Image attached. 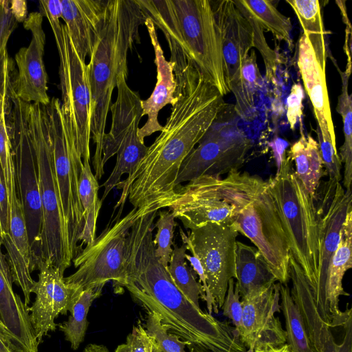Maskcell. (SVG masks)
I'll return each instance as SVG.
<instances>
[{
  "instance_id": "obj_34",
  "label": "cell",
  "mask_w": 352,
  "mask_h": 352,
  "mask_svg": "<svg viewBox=\"0 0 352 352\" xmlns=\"http://www.w3.org/2000/svg\"><path fill=\"white\" fill-rule=\"evenodd\" d=\"M102 289V287L82 289L69 311L68 320L58 324L73 350H76L84 341L88 327L89 309L93 301L100 296Z\"/></svg>"
},
{
  "instance_id": "obj_20",
  "label": "cell",
  "mask_w": 352,
  "mask_h": 352,
  "mask_svg": "<svg viewBox=\"0 0 352 352\" xmlns=\"http://www.w3.org/2000/svg\"><path fill=\"white\" fill-rule=\"evenodd\" d=\"M289 276L291 295L301 312L313 352H352V317L342 327V342H336L329 326L320 316L310 285L300 265L290 255Z\"/></svg>"
},
{
  "instance_id": "obj_33",
  "label": "cell",
  "mask_w": 352,
  "mask_h": 352,
  "mask_svg": "<svg viewBox=\"0 0 352 352\" xmlns=\"http://www.w3.org/2000/svg\"><path fill=\"white\" fill-rule=\"evenodd\" d=\"M280 310L285 322L286 344L292 352H313L301 312L287 283H279Z\"/></svg>"
},
{
  "instance_id": "obj_25",
  "label": "cell",
  "mask_w": 352,
  "mask_h": 352,
  "mask_svg": "<svg viewBox=\"0 0 352 352\" xmlns=\"http://www.w3.org/2000/svg\"><path fill=\"white\" fill-rule=\"evenodd\" d=\"M7 252L13 283L22 290L24 303L30 302L31 289L34 280L31 276L32 253L21 201L17 197L10 205L8 232L0 238Z\"/></svg>"
},
{
  "instance_id": "obj_18",
  "label": "cell",
  "mask_w": 352,
  "mask_h": 352,
  "mask_svg": "<svg viewBox=\"0 0 352 352\" xmlns=\"http://www.w3.org/2000/svg\"><path fill=\"white\" fill-rule=\"evenodd\" d=\"M221 39L223 74L228 93L237 102L240 96V70L243 61L254 47L250 24L233 0L211 1Z\"/></svg>"
},
{
  "instance_id": "obj_51",
  "label": "cell",
  "mask_w": 352,
  "mask_h": 352,
  "mask_svg": "<svg viewBox=\"0 0 352 352\" xmlns=\"http://www.w3.org/2000/svg\"><path fill=\"white\" fill-rule=\"evenodd\" d=\"M83 352H109V350L102 344H89L84 349Z\"/></svg>"
},
{
  "instance_id": "obj_15",
  "label": "cell",
  "mask_w": 352,
  "mask_h": 352,
  "mask_svg": "<svg viewBox=\"0 0 352 352\" xmlns=\"http://www.w3.org/2000/svg\"><path fill=\"white\" fill-rule=\"evenodd\" d=\"M316 192L315 205L318 224L319 261L317 283L311 289L314 302L323 290L330 260L340 241L342 227L352 210L351 190L344 188L340 182L329 179Z\"/></svg>"
},
{
  "instance_id": "obj_42",
  "label": "cell",
  "mask_w": 352,
  "mask_h": 352,
  "mask_svg": "<svg viewBox=\"0 0 352 352\" xmlns=\"http://www.w3.org/2000/svg\"><path fill=\"white\" fill-rule=\"evenodd\" d=\"M240 298L234 278H231L228 282L227 292L221 309L223 315L232 321L239 336L243 327V306Z\"/></svg>"
},
{
  "instance_id": "obj_4",
  "label": "cell",
  "mask_w": 352,
  "mask_h": 352,
  "mask_svg": "<svg viewBox=\"0 0 352 352\" xmlns=\"http://www.w3.org/2000/svg\"><path fill=\"white\" fill-rule=\"evenodd\" d=\"M292 162L285 153L280 169L267 182L290 254L314 289L317 283L319 261L315 197L306 191L297 178Z\"/></svg>"
},
{
  "instance_id": "obj_1",
  "label": "cell",
  "mask_w": 352,
  "mask_h": 352,
  "mask_svg": "<svg viewBox=\"0 0 352 352\" xmlns=\"http://www.w3.org/2000/svg\"><path fill=\"white\" fill-rule=\"evenodd\" d=\"M158 210H150L132 226L128 234L124 287L149 313L157 314L163 326L204 352H245L234 327L219 321L196 307L174 284L168 267L155 253L153 232Z\"/></svg>"
},
{
  "instance_id": "obj_54",
  "label": "cell",
  "mask_w": 352,
  "mask_h": 352,
  "mask_svg": "<svg viewBox=\"0 0 352 352\" xmlns=\"http://www.w3.org/2000/svg\"><path fill=\"white\" fill-rule=\"evenodd\" d=\"M190 352H204V351H198V350H196L194 349H190Z\"/></svg>"
},
{
  "instance_id": "obj_50",
  "label": "cell",
  "mask_w": 352,
  "mask_h": 352,
  "mask_svg": "<svg viewBox=\"0 0 352 352\" xmlns=\"http://www.w3.org/2000/svg\"><path fill=\"white\" fill-rule=\"evenodd\" d=\"M254 352H292L288 347V345L285 343V344L278 346H261L254 348Z\"/></svg>"
},
{
  "instance_id": "obj_30",
  "label": "cell",
  "mask_w": 352,
  "mask_h": 352,
  "mask_svg": "<svg viewBox=\"0 0 352 352\" xmlns=\"http://www.w3.org/2000/svg\"><path fill=\"white\" fill-rule=\"evenodd\" d=\"M235 279L241 298L253 289L276 281L258 250L239 241L235 250Z\"/></svg>"
},
{
  "instance_id": "obj_35",
  "label": "cell",
  "mask_w": 352,
  "mask_h": 352,
  "mask_svg": "<svg viewBox=\"0 0 352 352\" xmlns=\"http://www.w3.org/2000/svg\"><path fill=\"white\" fill-rule=\"evenodd\" d=\"M294 10L305 34L316 54H327L321 6L317 0H286Z\"/></svg>"
},
{
  "instance_id": "obj_24",
  "label": "cell",
  "mask_w": 352,
  "mask_h": 352,
  "mask_svg": "<svg viewBox=\"0 0 352 352\" xmlns=\"http://www.w3.org/2000/svg\"><path fill=\"white\" fill-rule=\"evenodd\" d=\"M144 25L154 50L157 82L151 96L146 100H141L142 117L147 116L146 123L138 130V135L142 142H144L145 138L162 131L163 126L158 120L159 112L168 104L172 105L175 103L176 98L174 95L177 86L173 71L174 65L170 60H166L164 56L158 41L156 27L148 18H146Z\"/></svg>"
},
{
  "instance_id": "obj_27",
  "label": "cell",
  "mask_w": 352,
  "mask_h": 352,
  "mask_svg": "<svg viewBox=\"0 0 352 352\" xmlns=\"http://www.w3.org/2000/svg\"><path fill=\"white\" fill-rule=\"evenodd\" d=\"M16 74L14 64L7 56L0 67V166L10 204L18 197L12 151V102L10 88Z\"/></svg>"
},
{
  "instance_id": "obj_41",
  "label": "cell",
  "mask_w": 352,
  "mask_h": 352,
  "mask_svg": "<svg viewBox=\"0 0 352 352\" xmlns=\"http://www.w3.org/2000/svg\"><path fill=\"white\" fill-rule=\"evenodd\" d=\"M250 24L254 35V47L260 52L265 65V76L268 80H272L276 74L278 65V57L276 52L267 44L263 31L258 22L245 10L236 7Z\"/></svg>"
},
{
  "instance_id": "obj_53",
  "label": "cell",
  "mask_w": 352,
  "mask_h": 352,
  "mask_svg": "<svg viewBox=\"0 0 352 352\" xmlns=\"http://www.w3.org/2000/svg\"><path fill=\"white\" fill-rule=\"evenodd\" d=\"M245 352H254V349L252 347L248 348Z\"/></svg>"
},
{
  "instance_id": "obj_26",
  "label": "cell",
  "mask_w": 352,
  "mask_h": 352,
  "mask_svg": "<svg viewBox=\"0 0 352 352\" xmlns=\"http://www.w3.org/2000/svg\"><path fill=\"white\" fill-rule=\"evenodd\" d=\"M109 0H61V19L80 57L91 54L102 25Z\"/></svg>"
},
{
  "instance_id": "obj_48",
  "label": "cell",
  "mask_w": 352,
  "mask_h": 352,
  "mask_svg": "<svg viewBox=\"0 0 352 352\" xmlns=\"http://www.w3.org/2000/svg\"><path fill=\"white\" fill-rule=\"evenodd\" d=\"M269 146L272 148L278 171L280 168L283 156L286 153L285 150L288 143L280 138H276L269 143Z\"/></svg>"
},
{
  "instance_id": "obj_10",
  "label": "cell",
  "mask_w": 352,
  "mask_h": 352,
  "mask_svg": "<svg viewBox=\"0 0 352 352\" xmlns=\"http://www.w3.org/2000/svg\"><path fill=\"white\" fill-rule=\"evenodd\" d=\"M11 85L12 151L17 195L21 201L32 253V271L40 261L43 212L34 149L29 134L23 102Z\"/></svg>"
},
{
  "instance_id": "obj_37",
  "label": "cell",
  "mask_w": 352,
  "mask_h": 352,
  "mask_svg": "<svg viewBox=\"0 0 352 352\" xmlns=\"http://www.w3.org/2000/svg\"><path fill=\"white\" fill-rule=\"evenodd\" d=\"M342 78V91L338 96L336 111L342 118L344 141L338 153L341 163L344 164L343 187L351 190L352 180V99L348 92L350 74L340 72Z\"/></svg>"
},
{
  "instance_id": "obj_8",
  "label": "cell",
  "mask_w": 352,
  "mask_h": 352,
  "mask_svg": "<svg viewBox=\"0 0 352 352\" xmlns=\"http://www.w3.org/2000/svg\"><path fill=\"white\" fill-rule=\"evenodd\" d=\"M148 207L133 208L124 217H116L94 241L73 259L76 271L65 278L82 289L103 287L109 281L120 285L126 279L128 234L133 223Z\"/></svg>"
},
{
  "instance_id": "obj_44",
  "label": "cell",
  "mask_w": 352,
  "mask_h": 352,
  "mask_svg": "<svg viewBox=\"0 0 352 352\" xmlns=\"http://www.w3.org/2000/svg\"><path fill=\"white\" fill-rule=\"evenodd\" d=\"M318 146L322 160L323 166L329 179L340 182L342 179V163L336 148L331 142L324 140L318 128L316 129Z\"/></svg>"
},
{
  "instance_id": "obj_13",
  "label": "cell",
  "mask_w": 352,
  "mask_h": 352,
  "mask_svg": "<svg viewBox=\"0 0 352 352\" xmlns=\"http://www.w3.org/2000/svg\"><path fill=\"white\" fill-rule=\"evenodd\" d=\"M220 118L183 161L176 187L204 175L228 174L239 170L243 164L251 147L250 139L236 124L227 122L219 124Z\"/></svg>"
},
{
  "instance_id": "obj_49",
  "label": "cell",
  "mask_w": 352,
  "mask_h": 352,
  "mask_svg": "<svg viewBox=\"0 0 352 352\" xmlns=\"http://www.w3.org/2000/svg\"><path fill=\"white\" fill-rule=\"evenodd\" d=\"M10 10L17 22H23L28 16L25 1H10Z\"/></svg>"
},
{
  "instance_id": "obj_47",
  "label": "cell",
  "mask_w": 352,
  "mask_h": 352,
  "mask_svg": "<svg viewBox=\"0 0 352 352\" xmlns=\"http://www.w3.org/2000/svg\"><path fill=\"white\" fill-rule=\"evenodd\" d=\"M10 204L4 177L0 166V238L8 232Z\"/></svg>"
},
{
  "instance_id": "obj_14",
  "label": "cell",
  "mask_w": 352,
  "mask_h": 352,
  "mask_svg": "<svg viewBox=\"0 0 352 352\" xmlns=\"http://www.w3.org/2000/svg\"><path fill=\"white\" fill-rule=\"evenodd\" d=\"M168 208L190 230L208 223L230 226L235 215L226 178L221 176L204 175L177 186Z\"/></svg>"
},
{
  "instance_id": "obj_11",
  "label": "cell",
  "mask_w": 352,
  "mask_h": 352,
  "mask_svg": "<svg viewBox=\"0 0 352 352\" xmlns=\"http://www.w3.org/2000/svg\"><path fill=\"white\" fill-rule=\"evenodd\" d=\"M190 60L223 96L221 39L209 0H173Z\"/></svg>"
},
{
  "instance_id": "obj_36",
  "label": "cell",
  "mask_w": 352,
  "mask_h": 352,
  "mask_svg": "<svg viewBox=\"0 0 352 352\" xmlns=\"http://www.w3.org/2000/svg\"><path fill=\"white\" fill-rule=\"evenodd\" d=\"M186 247L184 244L179 247L174 244L168 266L170 276L179 290L196 307L200 308L199 300H205L203 287L196 280L195 272L187 264L186 259Z\"/></svg>"
},
{
  "instance_id": "obj_7",
  "label": "cell",
  "mask_w": 352,
  "mask_h": 352,
  "mask_svg": "<svg viewBox=\"0 0 352 352\" xmlns=\"http://www.w3.org/2000/svg\"><path fill=\"white\" fill-rule=\"evenodd\" d=\"M59 16L47 18L52 30L60 59L62 108L72 130L82 161H91V91L88 64L76 50Z\"/></svg>"
},
{
  "instance_id": "obj_31",
  "label": "cell",
  "mask_w": 352,
  "mask_h": 352,
  "mask_svg": "<svg viewBox=\"0 0 352 352\" xmlns=\"http://www.w3.org/2000/svg\"><path fill=\"white\" fill-rule=\"evenodd\" d=\"M78 194L84 213V228L80 247L91 243L96 238V223L102 201L98 197L99 184L92 173L90 161H82Z\"/></svg>"
},
{
  "instance_id": "obj_52",
  "label": "cell",
  "mask_w": 352,
  "mask_h": 352,
  "mask_svg": "<svg viewBox=\"0 0 352 352\" xmlns=\"http://www.w3.org/2000/svg\"><path fill=\"white\" fill-rule=\"evenodd\" d=\"M0 352H15L5 336L0 331Z\"/></svg>"
},
{
  "instance_id": "obj_45",
  "label": "cell",
  "mask_w": 352,
  "mask_h": 352,
  "mask_svg": "<svg viewBox=\"0 0 352 352\" xmlns=\"http://www.w3.org/2000/svg\"><path fill=\"white\" fill-rule=\"evenodd\" d=\"M17 23L10 10V1L0 0V67L8 56V42Z\"/></svg>"
},
{
  "instance_id": "obj_17",
  "label": "cell",
  "mask_w": 352,
  "mask_h": 352,
  "mask_svg": "<svg viewBox=\"0 0 352 352\" xmlns=\"http://www.w3.org/2000/svg\"><path fill=\"white\" fill-rule=\"evenodd\" d=\"M241 298L243 327L239 338L245 348L285 344L286 333L275 316L280 311L278 283L253 289Z\"/></svg>"
},
{
  "instance_id": "obj_12",
  "label": "cell",
  "mask_w": 352,
  "mask_h": 352,
  "mask_svg": "<svg viewBox=\"0 0 352 352\" xmlns=\"http://www.w3.org/2000/svg\"><path fill=\"white\" fill-rule=\"evenodd\" d=\"M180 236L192 255L199 261L211 297L212 311L219 312L223 304L228 282L235 278V250L239 233L230 225L208 223Z\"/></svg>"
},
{
  "instance_id": "obj_39",
  "label": "cell",
  "mask_w": 352,
  "mask_h": 352,
  "mask_svg": "<svg viewBox=\"0 0 352 352\" xmlns=\"http://www.w3.org/2000/svg\"><path fill=\"white\" fill-rule=\"evenodd\" d=\"M158 219L155 228H157V233L153 243L155 245V253L160 263L166 267H168L173 252V233L177 225L173 214L170 211H158Z\"/></svg>"
},
{
  "instance_id": "obj_22",
  "label": "cell",
  "mask_w": 352,
  "mask_h": 352,
  "mask_svg": "<svg viewBox=\"0 0 352 352\" xmlns=\"http://www.w3.org/2000/svg\"><path fill=\"white\" fill-rule=\"evenodd\" d=\"M13 279L0 240V331L15 352H38L28 307L13 289Z\"/></svg>"
},
{
  "instance_id": "obj_21",
  "label": "cell",
  "mask_w": 352,
  "mask_h": 352,
  "mask_svg": "<svg viewBox=\"0 0 352 352\" xmlns=\"http://www.w3.org/2000/svg\"><path fill=\"white\" fill-rule=\"evenodd\" d=\"M352 267V210L344 221L340 241L327 271L324 285L316 308L330 328L342 327L351 316V308L344 311L339 307L340 297L349 296L342 284L344 274Z\"/></svg>"
},
{
  "instance_id": "obj_23",
  "label": "cell",
  "mask_w": 352,
  "mask_h": 352,
  "mask_svg": "<svg viewBox=\"0 0 352 352\" xmlns=\"http://www.w3.org/2000/svg\"><path fill=\"white\" fill-rule=\"evenodd\" d=\"M327 57L316 55L308 37L302 33L298 42L297 64L306 94L313 108L322 138L336 146L326 81Z\"/></svg>"
},
{
  "instance_id": "obj_32",
  "label": "cell",
  "mask_w": 352,
  "mask_h": 352,
  "mask_svg": "<svg viewBox=\"0 0 352 352\" xmlns=\"http://www.w3.org/2000/svg\"><path fill=\"white\" fill-rule=\"evenodd\" d=\"M238 8L252 16L263 30L272 32L274 37L292 45V25L289 17L280 13L270 1L233 0Z\"/></svg>"
},
{
  "instance_id": "obj_9",
  "label": "cell",
  "mask_w": 352,
  "mask_h": 352,
  "mask_svg": "<svg viewBox=\"0 0 352 352\" xmlns=\"http://www.w3.org/2000/svg\"><path fill=\"white\" fill-rule=\"evenodd\" d=\"M127 76H121L117 84V98L111 103V125L105 133L102 146V164L116 155L115 166L104 182L103 201L111 190L120 182L124 174L131 175L144 157L148 146L138 135L139 123L142 118L140 95L126 83Z\"/></svg>"
},
{
  "instance_id": "obj_29",
  "label": "cell",
  "mask_w": 352,
  "mask_h": 352,
  "mask_svg": "<svg viewBox=\"0 0 352 352\" xmlns=\"http://www.w3.org/2000/svg\"><path fill=\"white\" fill-rule=\"evenodd\" d=\"M300 138L289 151L288 155L295 164L294 173L306 191L315 197L323 175V163L318 143L310 135H306L302 123Z\"/></svg>"
},
{
  "instance_id": "obj_46",
  "label": "cell",
  "mask_w": 352,
  "mask_h": 352,
  "mask_svg": "<svg viewBox=\"0 0 352 352\" xmlns=\"http://www.w3.org/2000/svg\"><path fill=\"white\" fill-rule=\"evenodd\" d=\"M303 89L300 84L294 83L287 98V118L290 128L294 130L298 122H302Z\"/></svg>"
},
{
  "instance_id": "obj_19",
  "label": "cell",
  "mask_w": 352,
  "mask_h": 352,
  "mask_svg": "<svg viewBox=\"0 0 352 352\" xmlns=\"http://www.w3.org/2000/svg\"><path fill=\"white\" fill-rule=\"evenodd\" d=\"M43 16L39 12L30 13L23 22L30 31L32 39L28 47H21L15 54L17 72L13 80L16 96L22 101L47 105L48 77L43 61L45 34Z\"/></svg>"
},
{
  "instance_id": "obj_43",
  "label": "cell",
  "mask_w": 352,
  "mask_h": 352,
  "mask_svg": "<svg viewBox=\"0 0 352 352\" xmlns=\"http://www.w3.org/2000/svg\"><path fill=\"white\" fill-rule=\"evenodd\" d=\"M115 352H161L154 340L148 335L141 324L134 326L133 331Z\"/></svg>"
},
{
  "instance_id": "obj_2",
  "label": "cell",
  "mask_w": 352,
  "mask_h": 352,
  "mask_svg": "<svg viewBox=\"0 0 352 352\" xmlns=\"http://www.w3.org/2000/svg\"><path fill=\"white\" fill-rule=\"evenodd\" d=\"M146 17L135 0H109L99 37L88 63L91 91V138L95 177L104 175L102 146L113 89L121 76L128 77L127 55L140 42L139 27Z\"/></svg>"
},
{
  "instance_id": "obj_3",
  "label": "cell",
  "mask_w": 352,
  "mask_h": 352,
  "mask_svg": "<svg viewBox=\"0 0 352 352\" xmlns=\"http://www.w3.org/2000/svg\"><path fill=\"white\" fill-rule=\"evenodd\" d=\"M225 178L235 208L230 226L255 245L276 281L287 283L290 250L268 182L239 170Z\"/></svg>"
},
{
  "instance_id": "obj_6",
  "label": "cell",
  "mask_w": 352,
  "mask_h": 352,
  "mask_svg": "<svg viewBox=\"0 0 352 352\" xmlns=\"http://www.w3.org/2000/svg\"><path fill=\"white\" fill-rule=\"evenodd\" d=\"M22 102L36 156L43 212L38 267L41 263H47L65 272L72 262L67 253L45 107Z\"/></svg>"
},
{
  "instance_id": "obj_16",
  "label": "cell",
  "mask_w": 352,
  "mask_h": 352,
  "mask_svg": "<svg viewBox=\"0 0 352 352\" xmlns=\"http://www.w3.org/2000/svg\"><path fill=\"white\" fill-rule=\"evenodd\" d=\"M37 270L38 279L31 289L35 300L28 310L40 344L49 333L56 331V319L60 314L69 312L82 289L67 283L64 272L56 266L41 263Z\"/></svg>"
},
{
  "instance_id": "obj_28",
  "label": "cell",
  "mask_w": 352,
  "mask_h": 352,
  "mask_svg": "<svg viewBox=\"0 0 352 352\" xmlns=\"http://www.w3.org/2000/svg\"><path fill=\"white\" fill-rule=\"evenodd\" d=\"M146 18L160 29L167 41L175 76L192 61L189 57L173 0H135Z\"/></svg>"
},
{
  "instance_id": "obj_38",
  "label": "cell",
  "mask_w": 352,
  "mask_h": 352,
  "mask_svg": "<svg viewBox=\"0 0 352 352\" xmlns=\"http://www.w3.org/2000/svg\"><path fill=\"white\" fill-rule=\"evenodd\" d=\"M263 78L256 63L254 50H251L243 61L240 70V96L234 111L238 116L247 118L254 104V95L261 87Z\"/></svg>"
},
{
  "instance_id": "obj_40",
  "label": "cell",
  "mask_w": 352,
  "mask_h": 352,
  "mask_svg": "<svg viewBox=\"0 0 352 352\" xmlns=\"http://www.w3.org/2000/svg\"><path fill=\"white\" fill-rule=\"evenodd\" d=\"M147 313L143 327L161 352H187L186 348L188 347V344L186 342L168 332L157 314Z\"/></svg>"
},
{
  "instance_id": "obj_5",
  "label": "cell",
  "mask_w": 352,
  "mask_h": 352,
  "mask_svg": "<svg viewBox=\"0 0 352 352\" xmlns=\"http://www.w3.org/2000/svg\"><path fill=\"white\" fill-rule=\"evenodd\" d=\"M45 107L67 253L72 263L82 250L78 245L85 223L78 194L82 157L60 100L52 97Z\"/></svg>"
}]
</instances>
